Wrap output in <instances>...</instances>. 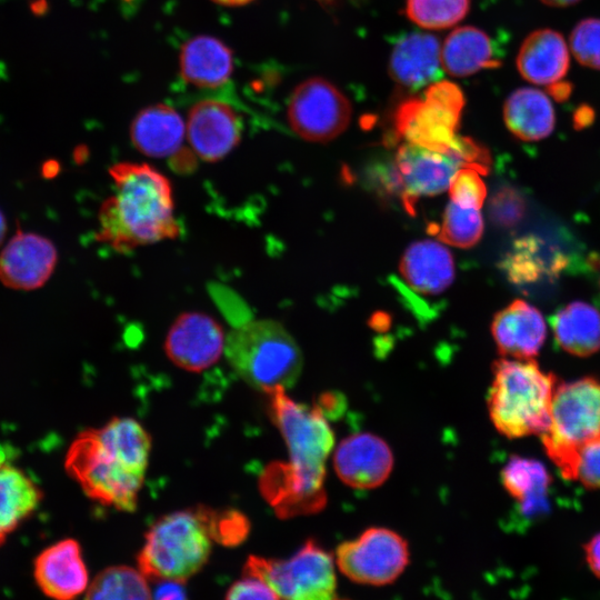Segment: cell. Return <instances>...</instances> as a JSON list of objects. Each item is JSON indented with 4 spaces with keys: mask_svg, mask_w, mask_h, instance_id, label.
<instances>
[{
    "mask_svg": "<svg viewBox=\"0 0 600 600\" xmlns=\"http://www.w3.org/2000/svg\"><path fill=\"white\" fill-rule=\"evenodd\" d=\"M151 439L131 418H113L80 432L66 457L67 472L91 499L133 511L142 487Z\"/></svg>",
    "mask_w": 600,
    "mask_h": 600,
    "instance_id": "obj_1",
    "label": "cell"
},
{
    "mask_svg": "<svg viewBox=\"0 0 600 600\" xmlns=\"http://www.w3.org/2000/svg\"><path fill=\"white\" fill-rule=\"evenodd\" d=\"M109 173L114 193L100 207L98 241L127 253L180 234L172 188L166 176L138 162L116 163Z\"/></svg>",
    "mask_w": 600,
    "mask_h": 600,
    "instance_id": "obj_2",
    "label": "cell"
},
{
    "mask_svg": "<svg viewBox=\"0 0 600 600\" xmlns=\"http://www.w3.org/2000/svg\"><path fill=\"white\" fill-rule=\"evenodd\" d=\"M557 384L533 358L496 360L487 397L494 428L509 439L540 436L549 426Z\"/></svg>",
    "mask_w": 600,
    "mask_h": 600,
    "instance_id": "obj_3",
    "label": "cell"
},
{
    "mask_svg": "<svg viewBox=\"0 0 600 600\" xmlns=\"http://www.w3.org/2000/svg\"><path fill=\"white\" fill-rule=\"evenodd\" d=\"M224 353L240 378L266 393L292 387L302 369L296 340L271 319L237 326L226 338Z\"/></svg>",
    "mask_w": 600,
    "mask_h": 600,
    "instance_id": "obj_4",
    "label": "cell"
},
{
    "mask_svg": "<svg viewBox=\"0 0 600 600\" xmlns=\"http://www.w3.org/2000/svg\"><path fill=\"white\" fill-rule=\"evenodd\" d=\"M211 539L207 509L166 514L146 534L139 570L147 578L183 582L207 562Z\"/></svg>",
    "mask_w": 600,
    "mask_h": 600,
    "instance_id": "obj_5",
    "label": "cell"
},
{
    "mask_svg": "<svg viewBox=\"0 0 600 600\" xmlns=\"http://www.w3.org/2000/svg\"><path fill=\"white\" fill-rule=\"evenodd\" d=\"M600 436V380L584 377L558 383L550 421L540 434L549 459L563 478L574 480L580 449Z\"/></svg>",
    "mask_w": 600,
    "mask_h": 600,
    "instance_id": "obj_6",
    "label": "cell"
},
{
    "mask_svg": "<svg viewBox=\"0 0 600 600\" xmlns=\"http://www.w3.org/2000/svg\"><path fill=\"white\" fill-rule=\"evenodd\" d=\"M271 418L289 451L286 472L297 482L314 491H323L326 460L333 444V432L320 406L296 402L279 388L269 393Z\"/></svg>",
    "mask_w": 600,
    "mask_h": 600,
    "instance_id": "obj_7",
    "label": "cell"
},
{
    "mask_svg": "<svg viewBox=\"0 0 600 600\" xmlns=\"http://www.w3.org/2000/svg\"><path fill=\"white\" fill-rule=\"evenodd\" d=\"M489 166L488 151L464 137H458L454 146L446 151L404 142L396 154L398 178L410 199L443 192L461 168H476L484 174Z\"/></svg>",
    "mask_w": 600,
    "mask_h": 600,
    "instance_id": "obj_8",
    "label": "cell"
},
{
    "mask_svg": "<svg viewBox=\"0 0 600 600\" xmlns=\"http://www.w3.org/2000/svg\"><path fill=\"white\" fill-rule=\"evenodd\" d=\"M244 572L259 577L278 598L326 600L336 598L337 578L331 554L310 539L290 559L249 557Z\"/></svg>",
    "mask_w": 600,
    "mask_h": 600,
    "instance_id": "obj_9",
    "label": "cell"
},
{
    "mask_svg": "<svg viewBox=\"0 0 600 600\" xmlns=\"http://www.w3.org/2000/svg\"><path fill=\"white\" fill-rule=\"evenodd\" d=\"M464 98L460 88L447 80L436 81L420 98L403 101L396 110L394 126L404 142L446 151L458 140Z\"/></svg>",
    "mask_w": 600,
    "mask_h": 600,
    "instance_id": "obj_10",
    "label": "cell"
},
{
    "mask_svg": "<svg viewBox=\"0 0 600 600\" xmlns=\"http://www.w3.org/2000/svg\"><path fill=\"white\" fill-rule=\"evenodd\" d=\"M340 571L350 580L370 586L393 582L409 563L407 541L386 528H369L336 551Z\"/></svg>",
    "mask_w": 600,
    "mask_h": 600,
    "instance_id": "obj_11",
    "label": "cell"
},
{
    "mask_svg": "<svg viewBox=\"0 0 600 600\" xmlns=\"http://www.w3.org/2000/svg\"><path fill=\"white\" fill-rule=\"evenodd\" d=\"M346 94L321 77H311L292 91L288 106L291 129L302 139L328 142L340 136L351 120Z\"/></svg>",
    "mask_w": 600,
    "mask_h": 600,
    "instance_id": "obj_12",
    "label": "cell"
},
{
    "mask_svg": "<svg viewBox=\"0 0 600 600\" xmlns=\"http://www.w3.org/2000/svg\"><path fill=\"white\" fill-rule=\"evenodd\" d=\"M226 347L221 324L211 316L189 311L171 324L164 340L168 358L179 368L200 372L213 366Z\"/></svg>",
    "mask_w": 600,
    "mask_h": 600,
    "instance_id": "obj_13",
    "label": "cell"
},
{
    "mask_svg": "<svg viewBox=\"0 0 600 600\" xmlns=\"http://www.w3.org/2000/svg\"><path fill=\"white\" fill-rule=\"evenodd\" d=\"M58 262L54 243L41 234L18 230L0 253V281L14 290L41 288Z\"/></svg>",
    "mask_w": 600,
    "mask_h": 600,
    "instance_id": "obj_14",
    "label": "cell"
},
{
    "mask_svg": "<svg viewBox=\"0 0 600 600\" xmlns=\"http://www.w3.org/2000/svg\"><path fill=\"white\" fill-rule=\"evenodd\" d=\"M336 473L346 484L372 489L382 484L393 468V454L380 437L354 433L344 438L333 454Z\"/></svg>",
    "mask_w": 600,
    "mask_h": 600,
    "instance_id": "obj_15",
    "label": "cell"
},
{
    "mask_svg": "<svg viewBox=\"0 0 600 600\" xmlns=\"http://www.w3.org/2000/svg\"><path fill=\"white\" fill-rule=\"evenodd\" d=\"M242 124L237 112L218 100H203L189 111L186 132L192 150L208 162L224 158L238 146Z\"/></svg>",
    "mask_w": 600,
    "mask_h": 600,
    "instance_id": "obj_16",
    "label": "cell"
},
{
    "mask_svg": "<svg viewBox=\"0 0 600 600\" xmlns=\"http://www.w3.org/2000/svg\"><path fill=\"white\" fill-rule=\"evenodd\" d=\"M33 577L48 597L67 600L88 587V571L74 539H63L42 550L33 563Z\"/></svg>",
    "mask_w": 600,
    "mask_h": 600,
    "instance_id": "obj_17",
    "label": "cell"
},
{
    "mask_svg": "<svg viewBox=\"0 0 600 600\" xmlns=\"http://www.w3.org/2000/svg\"><path fill=\"white\" fill-rule=\"evenodd\" d=\"M491 332L502 356L532 359L543 346L547 327L537 308L523 300H514L496 313Z\"/></svg>",
    "mask_w": 600,
    "mask_h": 600,
    "instance_id": "obj_18",
    "label": "cell"
},
{
    "mask_svg": "<svg viewBox=\"0 0 600 600\" xmlns=\"http://www.w3.org/2000/svg\"><path fill=\"white\" fill-rule=\"evenodd\" d=\"M389 73L396 83L410 90L438 81L442 73L438 38L424 32L403 36L391 51Z\"/></svg>",
    "mask_w": 600,
    "mask_h": 600,
    "instance_id": "obj_19",
    "label": "cell"
},
{
    "mask_svg": "<svg viewBox=\"0 0 600 600\" xmlns=\"http://www.w3.org/2000/svg\"><path fill=\"white\" fill-rule=\"evenodd\" d=\"M400 272L416 291L423 294H439L454 279V262L450 251L442 243L421 240L406 249L400 260Z\"/></svg>",
    "mask_w": 600,
    "mask_h": 600,
    "instance_id": "obj_20",
    "label": "cell"
},
{
    "mask_svg": "<svg viewBox=\"0 0 600 600\" xmlns=\"http://www.w3.org/2000/svg\"><path fill=\"white\" fill-rule=\"evenodd\" d=\"M570 58L563 37L542 29L530 33L520 47L517 68L534 84H551L561 80L569 69Z\"/></svg>",
    "mask_w": 600,
    "mask_h": 600,
    "instance_id": "obj_21",
    "label": "cell"
},
{
    "mask_svg": "<svg viewBox=\"0 0 600 600\" xmlns=\"http://www.w3.org/2000/svg\"><path fill=\"white\" fill-rule=\"evenodd\" d=\"M186 126L180 114L161 103L141 110L130 126L132 144L152 158L173 156L180 150Z\"/></svg>",
    "mask_w": 600,
    "mask_h": 600,
    "instance_id": "obj_22",
    "label": "cell"
},
{
    "mask_svg": "<svg viewBox=\"0 0 600 600\" xmlns=\"http://www.w3.org/2000/svg\"><path fill=\"white\" fill-rule=\"evenodd\" d=\"M42 491L0 447V547L39 507Z\"/></svg>",
    "mask_w": 600,
    "mask_h": 600,
    "instance_id": "obj_23",
    "label": "cell"
},
{
    "mask_svg": "<svg viewBox=\"0 0 600 600\" xmlns=\"http://www.w3.org/2000/svg\"><path fill=\"white\" fill-rule=\"evenodd\" d=\"M179 61L182 78L199 88L223 86L233 70L230 48L210 36H197L184 42Z\"/></svg>",
    "mask_w": 600,
    "mask_h": 600,
    "instance_id": "obj_24",
    "label": "cell"
},
{
    "mask_svg": "<svg viewBox=\"0 0 600 600\" xmlns=\"http://www.w3.org/2000/svg\"><path fill=\"white\" fill-rule=\"evenodd\" d=\"M442 69L452 77H468L483 69L498 68L491 38L482 30L464 26L454 29L441 48Z\"/></svg>",
    "mask_w": 600,
    "mask_h": 600,
    "instance_id": "obj_25",
    "label": "cell"
},
{
    "mask_svg": "<svg viewBox=\"0 0 600 600\" xmlns=\"http://www.w3.org/2000/svg\"><path fill=\"white\" fill-rule=\"evenodd\" d=\"M507 128L517 138L537 141L548 137L554 128V110L542 91L521 88L512 92L503 106Z\"/></svg>",
    "mask_w": 600,
    "mask_h": 600,
    "instance_id": "obj_26",
    "label": "cell"
},
{
    "mask_svg": "<svg viewBox=\"0 0 600 600\" xmlns=\"http://www.w3.org/2000/svg\"><path fill=\"white\" fill-rule=\"evenodd\" d=\"M557 343L577 357H588L600 350V311L593 306L573 301L551 317Z\"/></svg>",
    "mask_w": 600,
    "mask_h": 600,
    "instance_id": "obj_27",
    "label": "cell"
},
{
    "mask_svg": "<svg viewBox=\"0 0 600 600\" xmlns=\"http://www.w3.org/2000/svg\"><path fill=\"white\" fill-rule=\"evenodd\" d=\"M502 486L527 516L547 510L551 477L546 466L532 458L512 456L501 471Z\"/></svg>",
    "mask_w": 600,
    "mask_h": 600,
    "instance_id": "obj_28",
    "label": "cell"
},
{
    "mask_svg": "<svg viewBox=\"0 0 600 600\" xmlns=\"http://www.w3.org/2000/svg\"><path fill=\"white\" fill-rule=\"evenodd\" d=\"M147 577L127 566H114L100 572L87 589V599L130 600L149 599L151 590Z\"/></svg>",
    "mask_w": 600,
    "mask_h": 600,
    "instance_id": "obj_29",
    "label": "cell"
},
{
    "mask_svg": "<svg viewBox=\"0 0 600 600\" xmlns=\"http://www.w3.org/2000/svg\"><path fill=\"white\" fill-rule=\"evenodd\" d=\"M482 233L483 219L480 209L450 200L440 226L441 241L459 248H470L480 240Z\"/></svg>",
    "mask_w": 600,
    "mask_h": 600,
    "instance_id": "obj_30",
    "label": "cell"
},
{
    "mask_svg": "<svg viewBox=\"0 0 600 600\" xmlns=\"http://www.w3.org/2000/svg\"><path fill=\"white\" fill-rule=\"evenodd\" d=\"M469 8L470 0H407L406 13L421 28L439 30L461 21Z\"/></svg>",
    "mask_w": 600,
    "mask_h": 600,
    "instance_id": "obj_31",
    "label": "cell"
},
{
    "mask_svg": "<svg viewBox=\"0 0 600 600\" xmlns=\"http://www.w3.org/2000/svg\"><path fill=\"white\" fill-rule=\"evenodd\" d=\"M570 48L581 64L600 70V19L580 21L570 34Z\"/></svg>",
    "mask_w": 600,
    "mask_h": 600,
    "instance_id": "obj_32",
    "label": "cell"
},
{
    "mask_svg": "<svg viewBox=\"0 0 600 600\" xmlns=\"http://www.w3.org/2000/svg\"><path fill=\"white\" fill-rule=\"evenodd\" d=\"M481 174L476 168H461L448 188L450 200L461 206L481 209L487 194Z\"/></svg>",
    "mask_w": 600,
    "mask_h": 600,
    "instance_id": "obj_33",
    "label": "cell"
},
{
    "mask_svg": "<svg viewBox=\"0 0 600 600\" xmlns=\"http://www.w3.org/2000/svg\"><path fill=\"white\" fill-rule=\"evenodd\" d=\"M207 520L212 539L223 544H237L246 538L249 522L237 511L216 512L207 509Z\"/></svg>",
    "mask_w": 600,
    "mask_h": 600,
    "instance_id": "obj_34",
    "label": "cell"
},
{
    "mask_svg": "<svg viewBox=\"0 0 600 600\" xmlns=\"http://www.w3.org/2000/svg\"><path fill=\"white\" fill-rule=\"evenodd\" d=\"M574 480L588 489L600 490V436L580 449Z\"/></svg>",
    "mask_w": 600,
    "mask_h": 600,
    "instance_id": "obj_35",
    "label": "cell"
},
{
    "mask_svg": "<svg viewBox=\"0 0 600 600\" xmlns=\"http://www.w3.org/2000/svg\"><path fill=\"white\" fill-rule=\"evenodd\" d=\"M524 211L523 200L512 189H502L492 198L490 212L492 219L502 227L516 224Z\"/></svg>",
    "mask_w": 600,
    "mask_h": 600,
    "instance_id": "obj_36",
    "label": "cell"
},
{
    "mask_svg": "<svg viewBox=\"0 0 600 600\" xmlns=\"http://www.w3.org/2000/svg\"><path fill=\"white\" fill-rule=\"evenodd\" d=\"M227 599H279L270 586L259 577L247 574L236 581L226 594Z\"/></svg>",
    "mask_w": 600,
    "mask_h": 600,
    "instance_id": "obj_37",
    "label": "cell"
},
{
    "mask_svg": "<svg viewBox=\"0 0 600 600\" xmlns=\"http://www.w3.org/2000/svg\"><path fill=\"white\" fill-rule=\"evenodd\" d=\"M156 599H184L186 590L181 581L160 580L151 596Z\"/></svg>",
    "mask_w": 600,
    "mask_h": 600,
    "instance_id": "obj_38",
    "label": "cell"
},
{
    "mask_svg": "<svg viewBox=\"0 0 600 600\" xmlns=\"http://www.w3.org/2000/svg\"><path fill=\"white\" fill-rule=\"evenodd\" d=\"M587 564L600 579V532L593 536L583 547Z\"/></svg>",
    "mask_w": 600,
    "mask_h": 600,
    "instance_id": "obj_39",
    "label": "cell"
},
{
    "mask_svg": "<svg viewBox=\"0 0 600 600\" xmlns=\"http://www.w3.org/2000/svg\"><path fill=\"white\" fill-rule=\"evenodd\" d=\"M547 91L554 100L558 102H563L570 97L572 92V84L570 82L559 80L549 84Z\"/></svg>",
    "mask_w": 600,
    "mask_h": 600,
    "instance_id": "obj_40",
    "label": "cell"
},
{
    "mask_svg": "<svg viewBox=\"0 0 600 600\" xmlns=\"http://www.w3.org/2000/svg\"><path fill=\"white\" fill-rule=\"evenodd\" d=\"M594 118V112L591 107L583 104L580 106L573 116V123L577 129H581L591 124Z\"/></svg>",
    "mask_w": 600,
    "mask_h": 600,
    "instance_id": "obj_41",
    "label": "cell"
},
{
    "mask_svg": "<svg viewBox=\"0 0 600 600\" xmlns=\"http://www.w3.org/2000/svg\"><path fill=\"white\" fill-rule=\"evenodd\" d=\"M212 2L227 7H239L253 2L254 0H211Z\"/></svg>",
    "mask_w": 600,
    "mask_h": 600,
    "instance_id": "obj_42",
    "label": "cell"
},
{
    "mask_svg": "<svg viewBox=\"0 0 600 600\" xmlns=\"http://www.w3.org/2000/svg\"><path fill=\"white\" fill-rule=\"evenodd\" d=\"M544 4L552 7H567L577 3L579 0H540Z\"/></svg>",
    "mask_w": 600,
    "mask_h": 600,
    "instance_id": "obj_43",
    "label": "cell"
},
{
    "mask_svg": "<svg viewBox=\"0 0 600 600\" xmlns=\"http://www.w3.org/2000/svg\"><path fill=\"white\" fill-rule=\"evenodd\" d=\"M7 233V221L3 212L0 210V244L2 243Z\"/></svg>",
    "mask_w": 600,
    "mask_h": 600,
    "instance_id": "obj_44",
    "label": "cell"
}]
</instances>
